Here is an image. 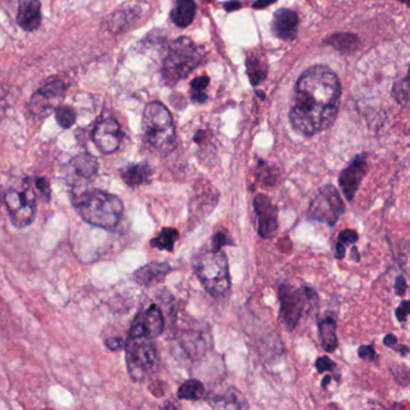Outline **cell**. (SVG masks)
<instances>
[{
  "label": "cell",
  "instance_id": "cell-1",
  "mask_svg": "<svg viewBox=\"0 0 410 410\" xmlns=\"http://www.w3.org/2000/svg\"><path fill=\"white\" fill-rule=\"evenodd\" d=\"M342 88L339 77L327 67H311L295 86L290 122L295 131L311 136L332 126L339 112Z\"/></svg>",
  "mask_w": 410,
  "mask_h": 410
},
{
  "label": "cell",
  "instance_id": "cell-2",
  "mask_svg": "<svg viewBox=\"0 0 410 410\" xmlns=\"http://www.w3.org/2000/svg\"><path fill=\"white\" fill-rule=\"evenodd\" d=\"M72 203L83 221L106 230L117 228L124 213L122 200L104 190H83Z\"/></svg>",
  "mask_w": 410,
  "mask_h": 410
},
{
  "label": "cell",
  "instance_id": "cell-3",
  "mask_svg": "<svg viewBox=\"0 0 410 410\" xmlns=\"http://www.w3.org/2000/svg\"><path fill=\"white\" fill-rule=\"evenodd\" d=\"M142 131L144 140L159 153L169 154L176 147V128L171 113L158 101L149 103L144 108Z\"/></svg>",
  "mask_w": 410,
  "mask_h": 410
},
{
  "label": "cell",
  "instance_id": "cell-4",
  "mask_svg": "<svg viewBox=\"0 0 410 410\" xmlns=\"http://www.w3.org/2000/svg\"><path fill=\"white\" fill-rule=\"evenodd\" d=\"M203 50L189 37H180L171 45L162 67V78L167 86H175L201 65Z\"/></svg>",
  "mask_w": 410,
  "mask_h": 410
},
{
  "label": "cell",
  "instance_id": "cell-5",
  "mask_svg": "<svg viewBox=\"0 0 410 410\" xmlns=\"http://www.w3.org/2000/svg\"><path fill=\"white\" fill-rule=\"evenodd\" d=\"M194 268L200 283L210 295L221 298L230 290V272L225 253L221 250L203 253L195 262Z\"/></svg>",
  "mask_w": 410,
  "mask_h": 410
},
{
  "label": "cell",
  "instance_id": "cell-6",
  "mask_svg": "<svg viewBox=\"0 0 410 410\" xmlns=\"http://www.w3.org/2000/svg\"><path fill=\"white\" fill-rule=\"evenodd\" d=\"M152 339L130 337L126 339V368L130 378L140 383L152 372L158 362V352Z\"/></svg>",
  "mask_w": 410,
  "mask_h": 410
},
{
  "label": "cell",
  "instance_id": "cell-7",
  "mask_svg": "<svg viewBox=\"0 0 410 410\" xmlns=\"http://www.w3.org/2000/svg\"><path fill=\"white\" fill-rule=\"evenodd\" d=\"M280 302V321L289 331H293L302 318L308 306L318 300L314 290L307 287L293 288L291 285L283 284L278 291Z\"/></svg>",
  "mask_w": 410,
  "mask_h": 410
},
{
  "label": "cell",
  "instance_id": "cell-8",
  "mask_svg": "<svg viewBox=\"0 0 410 410\" xmlns=\"http://www.w3.org/2000/svg\"><path fill=\"white\" fill-rule=\"evenodd\" d=\"M4 200L15 228L24 229L33 224L36 214V194L32 183L24 180L19 189L10 188Z\"/></svg>",
  "mask_w": 410,
  "mask_h": 410
},
{
  "label": "cell",
  "instance_id": "cell-9",
  "mask_svg": "<svg viewBox=\"0 0 410 410\" xmlns=\"http://www.w3.org/2000/svg\"><path fill=\"white\" fill-rule=\"evenodd\" d=\"M344 212V203L334 185L321 187L311 201L308 218L321 224L334 226Z\"/></svg>",
  "mask_w": 410,
  "mask_h": 410
},
{
  "label": "cell",
  "instance_id": "cell-10",
  "mask_svg": "<svg viewBox=\"0 0 410 410\" xmlns=\"http://www.w3.org/2000/svg\"><path fill=\"white\" fill-rule=\"evenodd\" d=\"M165 327V319L158 306L151 305L141 311L131 324L130 337L154 339L162 334Z\"/></svg>",
  "mask_w": 410,
  "mask_h": 410
},
{
  "label": "cell",
  "instance_id": "cell-11",
  "mask_svg": "<svg viewBox=\"0 0 410 410\" xmlns=\"http://www.w3.org/2000/svg\"><path fill=\"white\" fill-rule=\"evenodd\" d=\"M254 212L257 216V234L262 239H270L278 230V211L265 194L254 198Z\"/></svg>",
  "mask_w": 410,
  "mask_h": 410
},
{
  "label": "cell",
  "instance_id": "cell-12",
  "mask_svg": "<svg viewBox=\"0 0 410 410\" xmlns=\"http://www.w3.org/2000/svg\"><path fill=\"white\" fill-rule=\"evenodd\" d=\"M122 137L121 126L112 118H105L96 123L92 134V139L94 141L95 146L100 149L101 153L104 154L116 152L121 146Z\"/></svg>",
  "mask_w": 410,
  "mask_h": 410
},
{
  "label": "cell",
  "instance_id": "cell-13",
  "mask_svg": "<svg viewBox=\"0 0 410 410\" xmlns=\"http://www.w3.org/2000/svg\"><path fill=\"white\" fill-rule=\"evenodd\" d=\"M368 171L367 154H359L349 166L345 167L339 175V187L348 201H352L357 190L360 188L361 182Z\"/></svg>",
  "mask_w": 410,
  "mask_h": 410
},
{
  "label": "cell",
  "instance_id": "cell-14",
  "mask_svg": "<svg viewBox=\"0 0 410 410\" xmlns=\"http://www.w3.org/2000/svg\"><path fill=\"white\" fill-rule=\"evenodd\" d=\"M65 92L67 86L62 81L55 80L47 83L39 89L37 93L33 95L31 110L39 116L49 114L55 108V105L63 100Z\"/></svg>",
  "mask_w": 410,
  "mask_h": 410
},
{
  "label": "cell",
  "instance_id": "cell-15",
  "mask_svg": "<svg viewBox=\"0 0 410 410\" xmlns=\"http://www.w3.org/2000/svg\"><path fill=\"white\" fill-rule=\"evenodd\" d=\"M272 31L282 40H295L298 35V14L289 9H280L272 19Z\"/></svg>",
  "mask_w": 410,
  "mask_h": 410
},
{
  "label": "cell",
  "instance_id": "cell-16",
  "mask_svg": "<svg viewBox=\"0 0 410 410\" xmlns=\"http://www.w3.org/2000/svg\"><path fill=\"white\" fill-rule=\"evenodd\" d=\"M17 23L27 32L37 29L41 24L40 0H19Z\"/></svg>",
  "mask_w": 410,
  "mask_h": 410
},
{
  "label": "cell",
  "instance_id": "cell-17",
  "mask_svg": "<svg viewBox=\"0 0 410 410\" xmlns=\"http://www.w3.org/2000/svg\"><path fill=\"white\" fill-rule=\"evenodd\" d=\"M170 271L171 267L169 264L151 262L135 271L133 275L136 283L144 287H152L165 280V277L170 273Z\"/></svg>",
  "mask_w": 410,
  "mask_h": 410
},
{
  "label": "cell",
  "instance_id": "cell-18",
  "mask_svg": "<svg viewBox=\"0 0 410 410\" xmlns=\"http://www.w3.org/2000/svg\"><path fill=\"white\" fill-rule=\"evenodd\" d=\"M152 167L148 162H142L124 167L121 172V176L126 185H129L130 188H136L147 183L152 176Z\"/></svg>",
  "mask_w": 410,
  "mask_h": 410
},
{
  "label": "cell",
  "instance_id": "cell-19",
  "mask_svg": "<svg viewBox=\"0 0 410 410\" xmlns=\"http://www.w3.org/2000/svg\"><path fill=\"white\" fill-rule=\"evenodd\" d=\"M196 4L194 0H177L172 10L171 18L177 27L187 28L194 21Z\"/></svg>",
  "mask_w": 410,
  "mask_h": 410
},
{
  "label": "cell",
  "instance_id": "cell-20",
  "mask_svg": "<svg viewBox=\"0 0 410 410\" xmlns=\"http://www.w3.org/2000/svg\"><path fill=\"white\" fill-rule=\"evenodd\" d=\"M319 336L325 352H334L339 347L336 334V321L331 316H325L319 321Z\"/></svg>",
  "mask_w": 410,
  "mask_h": 410
},
{
  "label": "cell",
  "instance_id": "cell-21",
  "mask_svg": "<svg viewBox=\"0 0 410 410\" xmlns=\"http://www.w3.org/2000/svg\"><path fill=\"white\" fill-rule=\"evenodd\" d=\"M72 166L78 176L90 180L98 175L99 164L98 160L90 154H80L72 159Z\"/></svg>",
  "mask_w": 410,
  "mask_h": 410
},
{
  "label": "cell",
  "instance_id": "cell-22",
  "mask_svg": "<svg viewBox=\"0 0 410 410\" xmlns=\"http://www.w3.org/2000/svg\"><path fill=\"white\" fill-rule=\"evenodd\" d=\"M205 393H206V390H205V386L200 380L190 379V380H187L180 385L177 396L180 400L198 401V400H201L205 396Z\"/></svg>",
  "mask_w": 410,
  "mask_h": 410
},
{
  "label": "cell",
  "instance_id": "cell-23",
  "mask_svg": "<svg viewBox=\"0 0 410 410\" xmlns=\"http://www.w3.org/2000/svg\"><path fill=\"white\" fill-rule=\"evenodd\" d=\"M246 65H247V74L253 86H257L260 82L264 81V78L267 75L266 65L257 57V54L254 55H252V53L248 54Z\"/></svg>",
  "mask_w": 410,
  "mask_h": 410
},
{
  "label": "cell",
  "instance_id": "cell-24",
  "mask_svg": "<svg viewBox=\"0 0 410 410\" xmlns=\"http://www.w3.org/2000/svg\"><path fill=\"white\" fill-rule=\"evenodd\" d=\"M178 237H180V234H178L176 229L164 228L162 232L151 241V247L159 249V250L172 252Z\"/></svg>",
  "mask_w": 410,
  "mask_h": 410
},
{
  "label": "cell",
  "instance_id": "cell-25",
  "mask_svg": "<svg viewBox=\"0 0 410 410\" xmlns=\"http://www.w3.org/2000/svg\"><path fill=\"white\" fill-rule=\"evenodd\" d=\"M216 404L214 407L219 408H234V409H246L248 408V403L244 400V395L239 393L237 388H230L226 390L225 393L219 398V401L216 400Z\"/></svg>",
  "mask_w": 410,
  "mask_h": 410
},
{
  "label": "cell",
  "instance_id": "cell-26",
  "mask_svg": "<svg viewBox=\"0 0 410 410\" xmlns=\"http://www.w3.org/2000/svg\"><path fill=\"white\" fill-rule=\"evenodd\" d=\"M326 44L332 46L336 50L341 51L343 53H348L357 50L359 39L352 34H336V35L330 36L326 40Z\"/></svg>",
  "mask_w": 410,
  "mask_h": 410
},
{
  "label": "cell",
  "instance_id": "cell-27",
  "mask_svg": "<svg viewBox=\"0 0 410 410\" xmlns=\"http://www.w3.org/2000/svg\"><path fill=\"white\" fill-rule=\"evenodd\" d=\"M55 119L62 128L69 129L76 122V112L69 106H60L55 108Z\"/></svg>",
  "mask_w": 410,
  "mask_h": 410
},
{
  "label": "cell",
  "instance_id": "cell-28",
  "mask_svg": "<svg viewBox=\"0 0 410 410\" xmlns=\"http://www.w3.org/2000/svg\"><path fill=\"white\" fill-rule=\"evenodd\" d=\"M210 83V78L206 76L196 77L191 82V99L196 103H203L207 100V95L205 93L206 87Z\"/></svg>",
  "mask_w": 410,
  "mask_h": 410
},
{
  "label": "cell",
  "instance_id": "cell-29",
  "mask_svg": "<svg viewBox=\"0 0 410 410\" xmlns=\"http://www.w3.org/2000/svg\"><path fill=\"white\" fill-rule=\"evenodd\" d=\"M393 95L397 101L403 106H407L409 103V78L407 75L401 81V85L396 83L393 88Z\"/></svg>",
  "mask_w": 410,
  "mask_h": 410
},
{
  "label": "cell",
  "instance_id": "cell-30",
  "mask_svg": "<svg viewBox=\"0 0 410 410\" xmlns=\"http://www.w3.org/2000/svg\"><path fill=\"white\" fill-rule=\"evenodd\" d=\"M357 239H359V234L357 231L352 230V229H347V230L339 232V244H342L344 247L357 244Z\"/></svg>",
  "mask_w": 410,
  "mask_h": 410
},
{
  "label": "cell",
  "instance_id": "cell-31",
  "mask_svg": "<svg viewBox=\"0 0 410 410\" xmlns=\"http://www.w3.org/2000/svg\"><path fill=\"white\" fill-rule=\"evenodd\" d=\"M34 185H35V189L39 191V194L49 201L51 198L50 182L44 177H36Z\"/></svg>",
  "mask_w": 410,
  "mask_h": 410
},
{
  "label": "cell",
  "instance_id": "cell-32",
  "mask_svg": "<svg viewBox=\"0 0 410 410\" xmlns=\"http://www.w3.org/2000/svg\"><path fill=\"white\" fill-rule=\"evenodd\" d=\"M316 368L319 373H324V372H332L336 368V364L331 360L330 357H319L316 362Z\"/></svg>",
  "mask_w": 410,
  "mask_h": 410
},
{
  "label": "cell",
  "instance_id": "cell-33",
  "mask_svg": "<svg viewBox=\"0 0 410 410\" xmlns=\"http://www.w3.org/2000/svg\"><path fill=\"white\" fill-rule=\"evenodd\" d=\"M357 354H359V357L362 359V360L370 361H375L377 359V352H375V347L373 345H361L359 348V350H357Z\"/></svg>",
  "mask_w": 410,
  "mask_h": 410
},
{
  "label": "cell",
  "instance_id": "cell-34",
  "mask_svg": "<svg viewBox=\"0 0 410 410\" xmlns=\"http://www.w3.org/2000/svg\"><path fill=\"white\" fill-rule=\"evenodd\" d=\"M232 244L229 241L228 239V236L225 234H223V232H219V234H216L214 237H213L212 241V250H221V247L224 246V244Z\"/></svg>",
  "mask_w": 410,
  "mask_h": 410
},
{
  "label": "cell",
  "instance_id": "cell-35",
  "mask_svg": "<svg viewBox=\"0 0 410 410\" xmlns=\"http://www.w3.org/2000/svg\"><path fill=\"white\" fill-rule=\"evenodd\" d=\"M408 314H409V302L403 301L401 306L396 309L397 321L400 323H406Z\"/></svg>",
  "mask_w": 410,
  "mask_h": 410
},
{
  "label": "cell",
  "instance_id": "cell-36",
  "mask_svg": "<svg viewBox=\"0 0 410 410\" xmlns=\"http://www.w3.org/2000/svg\"><path fill=\"white\" fill-rule=\"evenodd\" d=\"M105 344H106V347L110 349V350H113V352H116V350H119V349H122L124 348V339H119V337H112V339H108L105 341Z\"/></svg>",
  "mask_w": 410,
  "mask_h": 410
},
{
  "label": "cell",
  "instance_id": "cell-37",
  "mask_svg": "<svg viewBox=\"0 0 410 410\" xmlns=\"http://www.w3.org/2000/svg\"><path fill=\"white\" fill-rule=\"evenodd\" d=\"M407 288H408V285H407L406 280H404V277L403 275H400L396 280V284H395V290H396V293L398 296H403L404 293H406Z\"/></svg>",
  "mask_w": 410,
  "mask_h": 410
},
{
  "label": "cell",
  "instance_id": "cell-38",
  "mask_svg": "<svg viewBox=\"0 0 410 410\" xmlns=\"http://www.w3.org/2000/svg\"><path fill=\"white\" fill-rule=\"evenodd\" d=\"M275 1H277V0H257V1L253 4V8L257 10L265 9L267 6L273 4Z\"/></svg>",
  "mask_w": 410,
  "mask_h": 410
},
{
  "label": "cell",
  "instance_id": "cell-39",
  "mask_svg": "<svg viewBox=\"0 0 410 410\" xmlns=\"http://www.w3.org/2000/svg\"><path fill=\"white\" fill-rule=\"evenodd\" d=\"M384 344H385L386 347H395V345L397 344L396 336L393 334L385 336V339H384Z\"/></svg>",
  "mask_w": 410,
  "mask_h": 410
},
{
  "label": "cell",
  "instance_id": "cell-40",
  "mask_svg": "<svg viewBox=\"0 0 410 410\" xmlns=\"http://www.w3.org/2000/svg\"><path fill=\"white\" fill-rule=\"evenodd\" d=\"M334 255H336V257H337V259H343V257H344V255H345V247L337 242V244H336V247H334Z\"/></svg>",
  "mask_w": 410,
  "mask_h": 410
},
{
  "label": "cell",
  "instance_id": "cell-41",
  "mask_svg": "<svg viewBox=\"0 0 410 410\" xmlns=\"http://www.w3.org/2000/svg\"><path fill=\"white\" fill-rule=\"evenodd\" d=\"M224 6H225V9L228 10V11H234V10L236 9H239V8L242 6V4H241V3H239V1H234V0H232V1H229V3H226V4L224 5Z\"/></svg>",
  "mask_w": 410,
  "mask_h": 410
},
{
  "label": "cell",
  "instance_id": "cell-42",
  "mask_svg": "<svg viewBox=\"0 0 410 410\" xmlns=\"http://www.w3.org/2000/svg\"><path fill=\"white\" fill-rule=\"evenodd\" d=\"M352 257H354V260H355V262H359V260H360V254H359V252H357V247H354V248H352Z\"/></svg>",
  "mask_w": 410,
  "mask_h": 410
},
{
  "label": "cell",
  "instance_id": "cell-43",
  "mask_svg": "<svg viewBox=\"0 0 410 410\" xmlns=\"http://www.w3.org/2000/svg\"><path fill=\"white\" fill-rule=\"evenodd\" d=\"M330 380H331V377H330V375L325 377L323 383H321V386H323V388H327V385L330 384Z\"/></svg>",
  "mask_w": 410,
  "mask_h": 410
},
{
  "label": "cell",
  "instance_id": "cell-44",
  "mask_svg": "<svg viewBox=\"0 0 410 410\" xmlns=\"http://www.w3.org/2000/svg\"><path fill=\"white\" fill-rule=\"evenodd\" d=\"M257 94L260 95V96H262V100H264V98H265V95H264V93H262V92H257Z\"/></svg>",
  "mask_w": 410,
  "mask_h": 410
},
{
  "label": "cell",
  "instance_id": "cell-45",
  "mask_svg": "<svg viewBox=\"0 0 410 410\" xmlns=\"http://www.w3.org/2000/svg\"><path fill=\"white\" fill-rule=\"evenodd\" d=\"M400 1H402V3H404V4H407V3L409 1V0H400Z\"/></svg>",
  "mask_w": 410,
  "mask_h": 410
},
{
  "label": "cell",
  "instance_id": "cell-46",
  "mask_svg": "<svg viewBox=\"0 0 410 410\" xmlns=\"http://www.w3.org/2000/svg\"><path fill=\"white\" fill-rule=\"evenodd\" d=\"M208 1H211V0H208Z\"/></svg>",
  "mask_w": 410,
  "mask_h": 410
}]
</instances>
